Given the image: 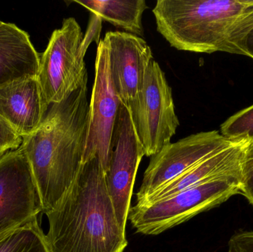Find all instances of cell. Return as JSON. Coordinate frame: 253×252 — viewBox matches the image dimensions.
I'll list each match as a JSON object with an SVG mask.
<instances>
[{
    "mask_svg": "<svg viewBox=\"0 0 253 252\" xmlns=\"http://www.w3.org/2000/svg\"><path fill=\"white\" fill-rule=\"evenodd\" d=\"M217 130L190 135L165 146L151 157L136 194L135 204L142 203L155 191L181 176L212 154L234 144Z\"/></svg>",
    "mask_w": 253,
    "mask_h": 252,
    "instance_id": "8",
    "label": "cell"
},
{
    "mask_svg": "<svg viewBox=\"0 0 253 252\" xmlns=\"http://www.w3.org/2000/svg\"><path fill=\"white\" fill-rule=\"evenodd\" d=\"M22 144V138L0 116V158L7 152L19 149Z\"/></svg>",
    "mask_w": 253,
    "mask_h": 252,
    "instance_id": "19",
    "label": "cell"
},
{
    "mask_svg": "<svg viewBox=\"0 0 253 252\" xmlns=\"http://www.w3.org/2000/svg\"><path fill=\"white\" fill-rule=\"evenodd\" d=\"M87 84L50 105L40 127L22 138L44 214L60 201L83 164L89 128Z\"/></svg>",
    "mask_w": 253,
    "mask_h": 252,
    "instance_id": "1",
    "label": "cell"
},
{
    "mask_svg": "<svg viewBox=\"0 0 253 252\" xmlns=\"http://www.w3.org/2000/svg\"><path fill=\"white\" fill-rule=\"evenodd\" d=\"M45 215L50 252H124L127 247L97 157L82 164L69 189Z\"/></svg>",
    "mask_w": 253,
    "mask_h": 252,
    "instance_id": "2",
    "label": "cell"
},
{
    "mask_svg": "<svg viewBox=\"0 0 253 252\" xmlns=\"http://www.w3.org/2000/svg\"><path fill=\"white\" fill-rule=\"evenodd\" d=\"M126 108L145 156H153L171 143L180 122L172 89L154 59L146 71L139 93Z\"/></svg>",
    "mask_w": 253,
    "mask_h": 252,
    "instance_id": "6",
    "label": "cell"
},
{
    "mask_svg": "<svg viewBox=\"0 0 253 252\" xmlns=\"http://www.w3.org/2000/svg\"><path fill=\"white\" fill-rule=\"evenodd\" d=\"M241 175L218 176L172 196L129 209L128 219L138 233L158 235L218 207L240 192Z\"/></svg>",
    "mask_w": 253,
    "mask_h": 252,
    "instance_id": "4",
    "label": "cell"
},
{
    "mask_svg": "<svg viewBox=\"0 0 253 252\" xmlns=\"http://www.w3.org/2000/svg\"><path fill=\"white\" fill-rule=\"evenodd\" d=\"M237 47L241 55H245L253 59V24L247 30L245 35L238 42Z\"/></svg>",
    "mask_w": 253,
    "mask_h": 252,
    "instance_id": "22",
    "label": "cell"
},
{
    "mask_svg": "<svg viewBox=\"0 0 253 252\" xmlns=\"http://www.w3.org/2000/svg\"><path fill=\"white\" fill-rule=\"evenodd\" d=\"M81 27L74 18L63 20L51 34L40 57L37 79L49 105L60 103L87 82Z\"/></svg>",
    "mask_w": 253,
    "mask_h": 252,
    "instance_id": "5",
    "label": "cell"
},
{
    "mask_svg": "<svg viewBox=\"0 0 253 252\" xmlns=\"http://www.w3.org/2000/svg\"><path fill=\"white\" fill-rule=\"evenodd\" d=\"M49 106L37 77H24L0 85V116L22 138L37 130Z\"/></svg>",
    "mask_w": 253,
    "mask_h": 252,
    "instance_id": "12",
    "label": "cell"
},
{
    "mask_svg": "<svg viewBox=\"0 0 253 252\" xmlns=\"http://www.w3.org/2000/svg\"><path fill=\"white\" fill-rule=\"evenodd\" d=\"M229 252H253V232L235 234L228 243Z\"/></svg>",
    "mask_w": 253,
    "mask_h": 252,
    "instance_id": "20",
    "label": "cell"
},
{
    "mask_svg": "<svg viewBox=\"0 0 253 252\" xmlns=\"http://www.w3.org/2000/svg\"><path fill=\"white\" fill-rule=\"evenodd\" d=\"M153 13L158 32L177 50L241 55L253 0H158Z\"/></svg>",
    "mask_w": 253,
    "mask_h": 252,
    "instance_id": "3",
    "label": "cell"
},
{
    "mask_svg": "<svg viewBox=\"0 0 253 252\" xmlns=\"http://www.w3.org/2000/svg\"><path fill=\"white\" fill-rule=\"evenodd\" d=\"M41 201L22 146L0 158V235L37 218Z\"/></svg>",
    "mask_w": 253,
    "mask_h": 252,
    "instance_id": "10",
    "label": "cell"
},
{
    "mask_svg": "<svg viewBox=\"0 0 253 252\" xmlns=\"http://www.w3.org/2000/svg\"><path fill=\"white\" fill-rule=\"evenodd\" d=\"M102 20L142 38V16L147 8L145 0H74Z\"/></svg>",
    "mask_w": 253,
    "mask_h": 252,
    "instance_id": "15",
    "label": "cell"
},
{
    "mask_svg": "<svg viewBox=\"0 0 253 252\" xmlns=\"http://www.w3.org/2000/svg\"><path fill=\"white\" fill-rule=\"evenodd\" d=\"M109 50L111 79L122 103L126 108L138 96L144 75L153 60L151 47L141 37L126 32L105 34Z\"/></svg>",
    "mask_w": 253,
    "mask_h": 252,
    "instance_id": "11",
    "label": "cell"
},
{
    "mask_svg": "<svg viewBox=\"0 0 253 252\" xmlns=\"http://www.w3.org/2000/svg\"><path fill=\"white\" fill-rule=\"evenodd\" d=\"M8 233H9V232H8ZM4 235H6V234H4ZM4 235H0V238H1V237L4 236Z\"/></svg>",
    "mask_w": 253,
    "mask_h": 252,
    "instance_id": "23",
    "label": "cell"
},
{
    "mask_svg": "<svg viewBox=\"0 0 253 252\" xmlns=\"http://www.w3.org/2000/svg\"><path fill=\"white\" fill-rule=\"evenodd\" d=\"M0 23H1V21H0Z\"/></svg>",
    "mask_w": 253,
    "mask_h": 252,
    "instance_id": "24",
    "label": "cell"
},
{
    "mask_svg": "<svg viewBox=\"0 0 253 252\" xmlns=\"http://www.w3.org/2000/svg\"><path fill=\"white\" fill-rule=\"evenodd\" d=\"M40 56L28 33L12 23H0V85L27 76L37 77Z\"/></svg>",
    "mask_w": 253,
    "mask_h": 252,
    "instance_id": "14",
    "label": "cell"
},
{
    "mask_svg": "<svg viewBox=\"0 0 253 252\" xmlns=\"http://www.w3.org/2000/svg\"><path fill=\"white\" fill-rule=\"evenodd\" d=\"M144 155L129 110L122 103L113 134L112 153L106 173V183L117 220L124 231L135 176Z\"/></svg>",
    "mask_w": 253,
    "mask_h": 252,
    "instance_id": "9",
    "label": "cell"
},
{
    "mask_svg": "<svg viewBox=\"0 0 253 252\" xmlns=\"http://www.w3.org/2000/svg\"><path fill=\"white\" fill-rule=\"evenodd\" d=\"M245 141H239L204 159L185 173L155 191L142 203L145 205L165 199L218 176L241 175V162Z\"/></svg>",
    "mask_w": 253,
    "mask_h": 252,
    "instance_id": "13",
    "label": "cell"
},
{
    "mask_svg": "<svg viewBox=\"0 0 253 252\" xmlns=\"http://www.w3.org/2000/svg\"><path fill=\"white\" fill-rule=\"evenodd\" d=\"M240 192L253 206V139L245 141L241 162Z\"/></svg>",
    "mask_w": 253,
    "mask_h": 252,
    "instance_id": "18",
    "label": "cell"
},
{
    "mask_svg": "<svg viewBox=\"0 0 253 252\" xmlns=\"http://www.w3.org/2000/svg\"><path fill=\"white\" fill-rule=\"evenodd\" d=\"M0 252H50L37 217L1 237Z\"/></svg>",
    "mask_w": 253,
    "mask_h": 252,
    "instance_id": "16",
    "label": "cell"
},
{
    "mask_svg": "<svg viewBox=\"0 0 253 252\" xmlns=\"http://www.w3.org/2000/svg\"><path fill=\"white\" fill-rule=\"evenodd\" d=\"M102 19L91 13L90 21H89L88 27H87V33L85 36H84L83 41V50L86 53L87 48L90 43L93 41L99 42V36H100L101 29H102Z\"/></svg>",
    "mask_w": 253,
    "mask_h": 252,
    "instance_id": "21",
    "label": "cell"
},
{
    "mask_svg": "<svg viewBox=\"0 0 253 252\" xmlns=\"http://www.w3.org/2000/svg\"><path fill=\"white\" fill-rule=\"evenodd\" d=\"M221 134L231 141L253 139V105L232 115L221 126Z\"/></svg>",
    "mask_w": 253,
    "mask_h": 252,
    "instance_id": "17",
    "label": "cell"
},
{
    "mask_svg": "<svg viewBox=\"0 0 253 252\" xmlns=\"http://www.w3.org/2000/svg\"><path fill=\"white\" fill-rule=\"evenodd\" d=\"M122 102L111 79L106 40L98 43L95 78L89 104V128L83 164L97 157L105 174L112 153V139Z\"/></svg>",
    "mask_w": 253,
    "mask_h": 252,
    "instance_id": "7",
    "label": "cell"
}]
</instances>
